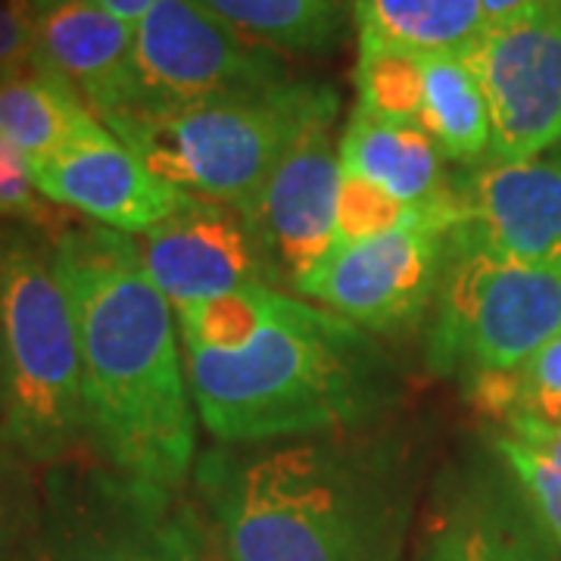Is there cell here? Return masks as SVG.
<instances>
[{
	"label": "cell",
	"mask_w": 561,
	"mask_h": 561,
	"mask_svg": "<svg viewBox=\"0 0 561 561\" xmlns=\"http://www.w3.org/2000/svg\"><path fill=\"white\" fill-rule=\"evenodd\" d=\"M194 481L213 561H400L419 490L409 443L375 424L216 443Z\"/></svg>",
	"instance_id": "6da1fadb"
},
{
	"label": "cell",
	"mask_w": 561,
	"mask_h": 561,
	"mask_svg": "<svg viewBox=\"0 0 561 561\" xmlns=\"http://www.w3.org/2000/svg\"><path fill=\"white\" fill-rule=\"evenodd\" d=\"M54 265L79 328L88 449L125 474L181 490L197 465V409L175 309L135 238L98 221H66Z\"/></svg>",
	"instance_id": "7a4b0ae2"
},
{
	"label": "cell",
	"mask_w": 561,
	"mask_h": 561,
	"mask_svg": "<svg viewBox=\"0 0 561 561\" xmlns=\"http://www.w3.org/2000/svg\"><path fill=\"white\" fill-rule=\"evenodd\" d=\"M184 365L197 419L231 446L368 427L402 393L378 334L284 290L247 350H184Z\"/></svg>",
	"instance_id": "3957f363"
},
{
	"label": "cell",
	"mask_w": 561,
	"mask_h": 561,
	"mask_svg": "<svg viewBox=\"0 0 561 561\" xmlns=\"http://www.w3.org/2000/svg\"><path fill=\"white\" fill-rule=\"evenodd\" d=\"M0 443L32 468L88 449L79 328L54 247L28 231L0 243Z\"/></svg>",
	"instance_id": "277c9868"
},
{
	"label": "cell",
	"mask_w": 561,
	"mask_h": 561,
	"mask_svg": "<svg viewBox=\"0 0 561 561\" xmlns=\"http://www.w3.org/2000/svg\"><path fill=\"white\" fill-rule=\"evenodd\" d=\"M337 106L331 84L290 79L169 113H131L106 128L157 179L243 213L302 128Z\"/></svg>",
	"instance_id": "5b68a950"
},
{
	"label": "cell",
	"mask_w": 561,
	"mask_h": 561,
	"mask_svg": "<svg viewBox=\"0 0 561 561\" xmlns=\"http://www.w3.org/2000/svg\"><path fill=\"white\" fill-rule=\"evenodd\" d=\"M16 561H213L201 505L81 449L41 468L38 515Z\"/></svg>",
	"instance_id": "8992f818"
},
{
	"label": "cell",
	"mask_w": 561,
	"mask_h": 561,
	"mask_svg": "<svg viewBox=\"0 0 561 561\" xmlns=\"http://www.w3.org/2000/svg\"><path fill=\"white\" fill-rule=\"evenodd\" d=\"M561 331V268L453 241L427 328V365L468 383L515 368Z\"/></svg>",
	"instance_id": "52a82bcc"
},
{
	"label": "cell",
	"mask_w": 561,
	"mask_h": 561,
	"mask_svg": "<svg viewBox=\"0 0 561 561\" xmlns=\"http://www.w3.org/2000/svg\"><path fill=\"white\" fill-rule=\"evenodd\" d=\"M280 81H290V69L275 47L243 35L197 0H160L135 25L131 101L116 119L169 113Z\"/></svg>",
	"instance_id": "ba28073f"
},
{
	"label": "cell",
	"mask_w": 561,
	"mask_h": 561,
	"mask_svg": "<svg viewBox=\"0 0 561 561\" xmlns=\"http://www.w3.org/2000/svg\"><path fill=\"white\" fill-rule=\"evenodd\" d=\"M456 225L459 201L453 197L449 206L427 209L419 221L381 238L331 247L316 275L300 287V297L319 300L321 309L371 334L412 328L434 306Z\"/></svg>",
	"instance_id": "9c48e42d"
},
{
	"label": "cell",
	"mask_w": 561,
	"mask_h": 561,
	"mask_svg": "<svg viewBox=\"0 0 561 561\" xmlns=\"http://www.w3.org/2000/svg\"><path fill=\"white\" fill-rule=\"evenodd\" d=\"M490 106V157H542L561 140V0H534L522 16L490 25L465 54Z\"/></svg>",
	"instance_id": "30bf717a"
},
{
	"label": "cell",
	"mask_w": 561,
	"mask_h": 561,
	"mask_svg": "<svg viewBox=\"0 0 561 561\" xmlns=\"http://www.w3.org/2000/svg\"><path fill=\"white\" fill-rule=\"evenodd\" d=\"M337 110H324L287 147L260 194L243 209L268 262L272 280L300 294L334 247V209L341 187V147H334Z\"/></svg>",
	"instance_id": "8fae6325"
},
{
	"label": "cell",
	"mask_w": 561,
	"mask_h": 561,
	"mask_svg": "<svg viewBox=\"0 0 561 561\" xmlns=\"http://www.w3.org/2000/svg\"><path fill=\"white\" fill-rule=\"evenodd\" d=\"M556 552L534 502L493 449L443 478L419 561H556Z\"/></svg>",
	"instance_id": "7c38bea8"
},
{
	"label": "cell",
	"mask_w": 561,
	"mask_h": 561,
	"mask_svg": "<svg viewBox=\"0 0 561 561\" xmlns=\"http://www.w3.org/2000/svg\"><path fill=\"white\" fill-rule=\"evenodd\" d=\"M453 187L459 201L453 241L561 268V157L465 165Z\"/></svg>",
	"instance_id": "4fadbf2b"
},
{
	"label": "cell",
	"mask_w": 561,
	"mask_h": 561,
	"mask_svg": "<svg viewBox=\"0 0 561 561\" xmlns=\"http://www.w3.org/2000/svg\"><path fill=\"white\" fill-rule=\"evenodd\" d=\"M135 243L147 275L175 312L241 287L275 284L253 228L228 203L191 194L179 213Z\"/></svg>",
	"instance_id": "5bb4252c"
},
{
	"label": "cell",
	"mask_w": 561,
	"mask_h": 561,
	"mask_svg": "<svg viewBox=\"0 0 561 561\" xmlns=\"http://www.w3.org/2000/svg\"><path fill=\"white\" fill-rule=\"evenodd\" d=\"M41 197L138 238L187 203V191L157 179L106 125L32 162Z\"/></svg>",
	"instance_id": "9a60e30c"
},
{
	"label": "cell",
	"mask_w": 561,
	"mask_h": 561,
	"mask_svg": "<svg viewBox=\"0 0 561 561\" xmlns=\"http://www.w3.org/2000/svg\"><path fill=\"white\" fill-rule=\"evenodd\" d=\"M35 60L54 69L81 94L101 122L131 101L135 28L98 0H35Z\"/></svg>",
	"instance_id": "2e32d148"
},
{
	"label": "cell",
	"mask_w": 561,
	"mask_h": 561,
	"mask_svg": "<svg viewBox=\"0 0 561 561\" xmlns=\"http://www.w3.org/2000/svg\"><path fill=\"white\" fill-rule=\"evenodd\" d=\"M446 157L421 125H397L356 110L341 138V172L375 181L415 209L449 206L456 191Z\"/></svg>",
	"instance_id": "e0dca14e"
},
{
	"label": "cell",
	"mask_w": 561,
	"mask_h": 561,
	"mask_svg": "<svg viewBox=\"0 0 561 561\" xmlns=\"http://www.w3.org/2000/svg\"><path fill=\"white\" fill-rule=\"evenodd\" d=\"M94 125L101 119L79 91L35 57L0 79V135L32 162L54 157Z\"/></svg>",
	"instance_id": "ac0fdd59"
},
{
	"label": "cell",
	"mask_w": 561,
	"mask_h": 561,
	"mask_svg": "<svg viewBox=\"0 0 561 561\" xmlns=\"http://www.w3.org/2000/svg\"><path fill=\"white\" fill-rule=\"evenodd\" d=\"M424 98H421V128L434 138L446 160L478 165L490 157V106L486 94L471 69L468 57L431 54L421 57Z\"/></svg>",
	"instance_id": "d6986e66"
},
{
	"label": "cell",
	"mask_w": 561,
	"mask_h": 561,
	"mask_svg": "<svg viewBox=\"0 0 561 561\" xmlns=\"http://www.w3.org/2000/svg\"><path fill=\"white\" fill-rule=\"evenodd\" d=\"M359 38L405 47L419 57H465L486 32L481 0H356Z\"/></svg>",
	"instance_id": "ffe728a7"
},
{
	"label": "cell",
	"mask_w": 561,
	"mask_h": 561,
	"mask_svg": "<svg viewBox=\"0 0 561 561\" xmlns=\"http://www.w3.org/2000/svg\"><path fill=\"white\" fill-rule=\"evenodd\" d=\"M275 50L331 54L353 25L356 0H197Z\"/></svg>",
	"instance_id": "44dd1931"
},
{
	"label": "cell",
	"mask_w": 561,
	"mask_h": 561,
	"mask_svg": "<svg viewBox=\"0 0 561 561\" xmlns=\"http://www.w3.org/2000/svg\"><path fill=\"white\" fill-rule=\"evenodd\" d=\"M468 405L493 427L508 421H540L561 427V331L515 368L471 378Z\"/></svg>",
	"instance_id": "7402d4cb"
},
{
	"label": "cell",
	"mask_w": 561,
	"mask_h": 561,
	"mask_svg": "<svg viewBox=\"0 0 561 561\" xmlns=\"http://www.w3.org/2000/svg\"><path fill=\"white\" fill-rule=\"evenodd\" d=\"M493 449L512 468L561 549V427L540 421H508L496 427Z\"/></svg>",
	"instance_id": "603a6c76"
},
{
	"label": "cell",
	"mask_w": 561,
	"mask_h": 561,
	"mask_svg": "<svg viewBox=\"0 0 561 561\" xmlns=\"http://www.w3.org/2000/svg\"><path fill=\"white\" fill-rule=\"evenodd\" d=\"M275 290L278 287L272 284H253L179 309L175 319H179L184 350H203L221 356L247 350L268 324Z\"/></svg>",
	"instance_id": "cb8c5ba5"
},
{
	"label": "cell",
	"mask_w": 561,
	"mask_h": 561,
	"mask_svg": "<svg viewBox=\"0 0 561 561\" xmlns=\"http://www.w3.org/2000/svg\"><path fill=\"white\" fill-rule=\"evenodd\" d=\"M356 94L362 113L397 125H419L424 76L421 57L383 41L359 38L356 62Z\"/></svg>",
	"instance_id": "d4e9b609"
},
{
	"label": "cell",
	"mask_w": 561,
	"mask_h": 561,
	"mask_svg": "<svg viewBox=\"0 0 561 561\" xmlns=\"http://www.w3.org/2000/svg\"><path fill=\"white\" fill-rule=\"evenodd\" d=\"M427 209L405 206L393 194H387L375 181L341 172L337 209H334V247L371 241L402 225L419 221Z\"/></svg>",
	"instance_id": "484cf974"
},
{
	"label": "cell",
	"mask_w": 561,
	"mask_h": 561,
	"mask_svg": "<svg viewBox=\"0 0 561 561\" xmlns=\"http://www.w3.org/2000/svg\"><path fill=\"white\" fill-rule=\"evenodd\" d=\"M38 515V478L32 465L0 443V561L20 559Z\"/></svg>",
	"instance_id": "4316f807"
},
{
	"label": "cell",
	"mask_w": 561,
	"mask_h": 561,
	"mask_svg": "<svg viewBox=\"0 0 561 561\" xmlns=\"http://www.w3.org/2000/svg\"><path fill=\"white\" fill-rule=\"evenodd\" d=\"M0 216L25 221L28 228L57 225V213L50 209V201L41 197L32 160L22 153L10 138L0 135ZM66 225V221H60Z\"/></svg>",
	"instance_id": "83f0119b"
},
{
	"label": "cell",
	"mask_w": 561,
	"mask_h": 561,
	"mask_svg": "<svg viewBox=\"0 0 561 561\" xmlns=\"http://www.w3.org/2000/svg\"><path fill=\"white\" fill-rule=\"evenodd\" d=\"M35 0H0V79L35 57Z\"/></svg>",
	"instance_id": "f1b7e54d"
},
{
	"label": "cell",
	"mask_w": 561,
	"mask_h": 561,
	"mask_svg": "<svg viewBox=\"0 0 561 561\" xmlns=\"http://www.w3.org/2000/svg\"><path fill=\"white\" fill-rule=\"evenodd\" d=\"M98 3H101L103 10H110L116 20H122L125 25H131V28H135V25H138V22L144 20V16H147L160 0H98Z\"/></svg>",
	"instance_id": "f546056e"
},
{
	"label": "cell",
	"mask_w": 561,
	"mask_h": 561,
	"mask_svg": "<svg viewBox=\"0 0 561 561\" xmlns=\"http://www.w3.org/2000/svg\"><path fill=\"white\" fill-rule=\"evenodd\" d=\"M483 3V20H486V28L490 25H500V22L515 20L522 16L524 10L534 3V0H481Z\"/></svg>",
	"instance_id": "4dcf8cb0"
},
{
	"label": "cell",
	"mask_w": 561,
	"mask_h": 561,
	"mask_svg": "<svg viewBox=\"0 0 561 561\" xmlns=\"http://www.w3.org/2000/svg\"><path fill=\"white\" fill-rule=\"evenodd\" d=\"M0 412H3V378H0Z\"/></svg>",
	"instance_id": "1f68e13d"
}]
</instances>
